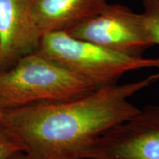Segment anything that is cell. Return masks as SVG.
<instances>
[{"mask_svg": "<svg viewBox=\"0 0 159 159\" xmlns=\"http://www.w3.org/2000/svg\"><path fill=\"white\" fill-rule=\"evenodd\" d=\"M158 80L159 73L69 100L4 111L0 125L27 159H87L104 133L140 111L130 97Z\"/></svg>", "mask_w": 159, "mask_h": 159, "instance_id": "obj_1", "label": "cell"}, {"mask_svg": "<svg viewBox=\"0 0 159 159\" xmlns=\"http://www.w3.org/2000/svg\"><path fill=\"white\" fill-rule=\"evenodd\" d=\"M99 89L40 53H33L0 74V108L12 110L83 96Z\"/></svg>", "mask_w": 159, "mask_h": 159, "instance_id": "obj_2", "label": "cell"}, {"mask_svg": "<svg viewBox=\"0 0 159 159\" xmlns=\"http://www.w3.org/2000/svg\"><path fill=\"white\" fill-rule=\"evenodd\" d=\"M37 52L97 88L117 84L123 75L131 71L159 68V57L128 56L76 39L66 32L43 34Z\"/></svg>", "mask_w": 159, "mask_h": 159, "instance_id": "obj_3", "label": "cell"}, {"mask_svg": "<svg viewBox=\"0 0 159 159\" xmlns=\"http://www.w3.org/2000/svg\"><path fill=\"white\" fill-rule=\"evenodd\" d=\"M66 33L131 57H142L147 49L156 45L142 13H135L121 4L108 3L99 14Z\"/></svg>", "mask_w": 159, "mask_h": 159, "instance_id": "obj_4", "label": "cell"}, {"mask_svg": "<svg viewBox=\"0 0 159 159\" xmlns=\"http://www.w3.org/2000/svg\"><path fill=\"white\" fill-rule=\"evenodd\" d=\"M87 159H159V105H148L104 133Z\"/></svg>", "mask_w": 159, "mask_h": 159, "instance_id": "obj_5", "label": "cell"}, {"mask_svg": "<svg viewBox=\"0 0 159 159\" xmlns=\"http://www.w3.org/2000/svg\"><path fill=\"white\" fill-rule=\"evenodd\" d=\"M41 37L31 0H0V74L36 52Z\"/></svg>", "mask_w": 159, "mask_h": 159, "instance_id": "obj_6", "label": "cell"}, {"mask_svg": "<svg viewBox=\"0 0 159 159\" xmlns=\"http://www.w3.org/2000/svg\"><path fill=\"white\" fill-rule=\"evenodd\" d=\"M41 35L66 32L99 14L108 0H31Z\"/></svg>", "mask_w": 159, "mask_h": 159, "instance_id": "obj_7", "label": "cell"}, {"mask_svg": "<svg viewBox=\"0 0 159 159\" xmlns=\"http://www.w3.org/2000/svg\"><path fill=\"white\" fill-rule=\"evenodd\" d=\"M143 5L149 33L155 44L159 45V0H143Z\"/></svg>", "mask_w": 159, "mask_h": 159, "instance_id": "obj_8", "label": "cell"}, {"mask_svg": "<svg viewBox=\"0 0 159 159\" xmlns=\"http://www.w3.org/2000/svg\"><path fill=\"white\" fill-rule=\"evenodd\" d=\"M18 152H23L21 146L0 125V159H7Z\"/></svg>", "mask_w": 159, "mask_h": 159, "instance_id": "obj_9", "label": "cell"}, {"mask_svg": "<svg viewBox=\"0 0 159 159\" xmlns=\"http://www.w3.org/2000/svg\"><path fill=\"white\" fill-rule=\"evenodd\" d=\"M7 159H27V158H26L25 154L23 152H18Z\"/></svg>", "mask_w": 159, "mask_h": 159, "instance_id": "obj_10", "label": "cell"}, {"mask_svg": "<svg viewBox=\"0 0 159 159\" xmlns=\"http://www.w3.org/2000/svg\"><path fill=\"white\" fill-rule=\"evenodd\" d=\"M3 114H4V110H3V109H2L1 108H0V121H1V119H2Z\"/></svg>", "mask_w": 159, "mask_h": 159, "instance_id": "obj_11", "label": "cell"}, {"mask_svg": "<svg viewBox=\"0 0 159 159\" xmlns=\"http://www.w3.org/2000/svg\"><path fill=\"white\" fill-rule=\"evenodd\" d=\"M65 159H80V158H65Z\"/></svg>", "mask_w": 159, "mask_h": 159, "instance_id": "obj_12", "label": "cell"}]
</instances>
